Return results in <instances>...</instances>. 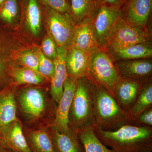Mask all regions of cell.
Instances as JSON below:
<instances>
[{"instance_id": "cb8c5ba5", "label": "cell", "mask_w": 152, "mask_h": 152, "mask_svg": "<svg viewBox=\"0 0 152 152\" xmlns=\"http://www.w3.org/2000/svg\"><path fill=\"white\" fill-rule=\"evenodd\" d=\"M26 20L31 32L33 35H38L41 31V12L37 0L28 1Z\"/></svg>"}, {"instance_id": "7402d4cb", "label": "cell", "mask_w": 152, "mask_h": 152, "mask_svg": "<svg viewBox=\"0 0 152 152\" xmlns=\"http://www.w3.org/2000/svg\"><path fill=\"white\" fill-rule=\"evenodd\" d=\"M107 52L115 61L150 58L152 56V47L149 42Z\"/></svg>"}, {"instance_id": "e0dca14e", "label": "cell", "mask_w": 152, "mask_h": 152, "mask_svg": "<svg viewBox=\"0 0 152 152\" xmlns=\"http://www.w3.org/2000/svg\"><path fill=\"white\" fill-rule=\"evenodd\" d=\"M7 73L12 82L11 85L14 86H50V83L39 73L29 68L10 64L8 67Z\"/></svg>"}, {"instance_id": "f546056e", "label": "cell", "mask_w": 152, "mask_h": 152, "mask_svg": "<svg viewBox=\"0 0 152 152\" xmlns=\"http://www.w3.org/2000/svg\"><path fill=\"white\" fill-rule=\"evenodd\" d=\"M128 125L137 127H152V107L136 116L130 118Z\"/></svg>"}, {"instance_id": "d4e9b609", "label": "cell", "mask_w": 152, "mask_h": 152, "mask_svg": "<svg viewBox=\"0 0 152 152\" xmlns=\"http://www.w3.org/2000/svg\"><path fill=\"white\" fill-rule=\"evenodd\" d=\"M78 134L84 147L85 152H116L104 145L95 135L93 129L83 131Z\"/></svg>"}, {"instance_id": "44dd1931", "label": "cell", "mask_w": 152, "mask_h": 152, "mask_svg": "<svg viewBox=\"0 0 152 152\" xmlns=\"http://www.w3.org/2000/svg\"><path fill=\"white\" fill-rule=\"evenodd\" d=\"M72 45L88 53L99 48L94 36L91 22L76 25Z\"/></svg>"}, {"instance_id": "5b68a950", "label": "cell", "mask_w": 152, "mask_h": 152, "mask_svg": "<svg viewBox=\"0 0 152 152\" xmlns=\"http://www.w3.org/2000/svg\"><path fill=\"white\" fill-rule=\"evenodd\" d=\"M87 77L95 84L103 88L114 97L116 88L122 80L116 61L108 52L99 48L90 54Z\"/></svg>"}, {"instance_id": "9c48e42d", "label": "cell", "mask_w": 152, "mask_h": 152, "mask_svg": "<svg viewBox=\"0 0 152 152\" xmlns=\"http://www.w3.org/2000/svg\"><path fill=\"white\" fill-rule=\"evenodd\" d=\"M118 72L122 80L146 82L152 79V62L150 58L116 61Z\"/></svg>"}, {"instance_id": "836d02e7", "label": "cell", "mask_w": 152, "mask_h": 152, "mask_svg": "<svg viewBox=\"0 0 152 152\" xmlns=\"http://www.w3.org/2000/svg\"><path fill=\"white\" fill-rule=\"evenodd\" d=\"M5 149V148H4L0 144V152H4Z\"/></svg>"}, {"instance_id": "6da1fadb", "label": "cell", "mask_w": 152, "mask_h": 152, "mask_svg": "<svg viewBox=\"0 0 152 152\" xmlns=\"http://www.w3.org/2000/svg\"><path fill=\"white\" fill-rule=\"evenodd\" d=\"M13 86L17 117L23 126L31 129L53 127L57 105L50 92V86Z\"/></svg>"}, {"instance_id": "ba28073f", "label": "cell", "mask_w": 152, "mask_h": 152, "mask_svg": "<svg viewBox=\"0 0 152 152\" xmlns=\"http://www.w3.org/2000/svg\"><path fill=\"white\" fill-rule=\"evenodd\" d=\"M149 34L145 28L130 24L124 21L121 23L105 50H115L136 44L149 42Z\"/></svg>"}, {"instance_id": "2e32d148", "label": "cell", "mask_w": 152, "mask_h": 152, "mask_svg": "<svg viewBox=\"0 0 152 152\" xmlns=\"http://www.w3.org/2000/svg\"><path fill=\"white\" fill-rule=\"evenodd\" d=\"M67 49L57 47V55L53 60L55 66L54 76L51 81L50 92L57 104L59 102L64 91V84L67 77L65 59Z\"/></svg>"}, {"instance_id": "277c9868", "label": "cell", "mask_w": 152, "mask_h": 152, "mask_svg": "<svg viewBox=\"0 0 152 152\" xmlns=\"http://www.w3.org/2000/svg\"><path fill=\"white\" fill-rule=\"evenodd\" d=\"M94 85L96 127L114 131L128 125L129 115L121 108L115 98L102 87Z\"/></svg>"}, {"instance_id": "8fae6325", "label": "cell", "mask_w": 152, "mask_h": 152, "mask_svg": "<svg viewBox=\"0 0 152 152\" xmlns=\"http://www.w3.org/2000/svg\"><path fill=\"white\" fill-rule=\"evenodd\" d=\"M76 80L67 77L64 84L63 94L57 105L56 119L53 127L63 133L69 128L68 115L76 88Z\"/></svg>"}, {"instance_id": "ffe728a7", "label": "cell", "mask_w": 152, "mask_h": 152, "mask_svg": "<svg viewBox=\"0 0 152 152\" xmlns=\"http://www.w3.org/2000/svg\"><path fill=\"white\" fill-rule=\"evenodd\" d=\"M17 119L14 86L11 85L0 91V130Z\"/></svg>"}, {"instance_id": "52a82bcc", "label": "cell", "mask_w": 152, "mask_h": 152, "mask_svg": "<svg viewBox=\"0 0 152 152\" xmlns=\"http://www.w3.org/2000/svg\"><path fill=\"white\" fill-rule=\"evenodd\" d=\"M47 24L49 34L57 47L67 49L72 46L76 25L70 15L62 14L48 8Z\"/></svg>"}, {"instance_id": "e575fe53", "label": "cell", "mask_w": 152, "mask_h": 152, "mask_svg": "<svg viewBox=\"0 0 152 152\" xmlns=\"http://www.w3.org/2000/svg\"><path fill=\"white\" fill-rule=\"evenodd\" d=\"M6 1V0H0V7H1V6Z\"/></svg>"}, {"instance_id": "4dcf8cb0", "label": "cell", "mask_w": 152, "mask_h": 152, "mask_svg": "<svg viewBox=\"0 0 152 152\" xmlns=\"http://www.w3.org/2000/svg\"><path fill=\"white\" fill-rule=\"evenodd\" d=\"M57 46L50 35L45 37L42 44V53L50 59L53 61L56 56Z\"/></svg>"}, {"instance_id": "d6986e66", "label": "cell", "mask_w": 152, "mask_h": 152, "mask_svg": "<svg viewBox=\"0 0 152 152\" xmlns=\"http://www.w3.org/2000/svg\"><path fill=\"white\" fill-rule=\"evenodd\" d=\"M71 16L76 25L91 22L101 7L99 0H71Z\"/></svg>"}, {"instance_id": "4fadbf2b", "label": "cell", "mask_w": 152, "mask_h": 152, "mask_svg": "<svg viewBox=\"0 0 152 152\" xmlns=\"http://www.w3.org/2000/svg\"><path fill=\"white\" fill-rule=\"evenodd\" d=\"M55 152H85L78 134L70 127L59 132L55 128H49Z\"/></svg>"}, {"instance_id": "5bb4252c", "label": "cell", "mask_w": 152, "mask_h": 152, "mask_svg": "<svg viewBox=\"0 0 152 152\" xmlns=\"http://www.w3.org/2000/svg\"><path fill=\"white\" fill-rule=\"evenodd\" d=\"M146 82L122 80L115 90L114 98L123 110L128 114Z\"/></svg>"}, {"instance_id": "3957f363", "label": "cell", "mask_w": 152, "mask_h": 152, "mask_svg": "<svg viewBox=\"0 0 152 152\" xmlns=\"http://www.w3.org/2000/svg\"><path fill=\"white\" fill-rule=\"evenodd\" d=\"M68 121V126L77 133L96 127L95 85L88 77L76 80Z\"/></svg>"}, {"instance_id": "30bf717a", "label": "cell", "mask_w": 152, "mask_h": 152, "mask_svg": "<svg viewBox=\"0 0 152 152\" xmlns=\"http://www.w3.org/2000/svg\"><path fill=\"white\" fill-rule=\"evenodd\" d=\"M23 125L18 119L0 130V144L14 152H31L23 132Z\"/></svg>"}, {"instance_id": "d590c367", "label": "cell", "mask_w": 152, "mask_h": 152, "mask_svg": "<svg viewBox=\"0 0 152 152\" xmlns=\"http://www.w3.org/2000/svg\"><path fill=\"white\" fill-rule=\"evenodd\" d=\"M4 152H14L11 150L8 149H5Z\"/></svg>"}, {"instance_id": "484cf974", "label": "cell", "mask_w": 152, "mask_h": 152, "mask_svg": "<svg viewBox=\"0 0 152 152\" xmlns=\"http://www.w3.org/2000/svg\"><path fill=\"white\" fill-rule=\"evenodd\" d=\"M35 51L37 55L39 60L38 72L47 80L51 83L54 76L55 66L53 61L47 58L42 51L36 49Z\"/></svg>"}, {"instance_id": "1f68e13d", "label": "cell", "mask_w": 152, "mask_h": 152, "mask_svg": "<svg viewBox=\"0 0 152 152\" xmlns=\"http://www.w3.org/2000/svg\"><path fill=\"white\" fill-rule=\"evenodd\" d=\"M48 8L62 14H68L71 15V8L67 0H42Z\"/></svg>"}, {"instance_id": "83f0119b", "label": "cell", "mask_w": 152, "mask_h": 152, "mask_svg": "<svg viewBox=\"0 0 152 152\" xmlns=\"http://www.w3.org/2000/svg\"><path fill=\"white\" fill-rule=\"evenodd\" d=\"M18 12L17 0H6L0 7V20L7 24L13 21Z\"/></svg>"}, {"instance_id": "4316f807", "label": "cell", "mask_w": 152, "mask_h": 152, "mask_svg": "<svg viewBox=\"0 0 152 152\" xmlns=\"http://www.w3.org/2000/svg\"><path fill=\"white\" fill-rule=\"evenodd\" d=\"M0 31V91L12 84V80L7 73L8 64L5 58V49L3 44V36Z\"/></svg>"}, {"instance_id": "f1b7e54d", "label": "cell", "mask_w": 152, "mask_h": 152, "mask_svg": "<svg viewBox=\"0 0 152 152\" xmlns=\"http://www.w3.org/2000/svg\"><path fill=\"white\" fill-rule=\"evenodd\" d=\"M17 58L22 66L29 68L38 72L39 58L35 51L28 50L22 52L19 54Z\"/></svg>"}, {"instance_id": "9a60e30c", "label": "cell", "mask_w": 152, "mask_h": 152, "mask_svg": "<svg viewBox=\"0 0 152 152\" xmlns=\"http://www.w3.org/2000/svg\"><path fill=\"white\" fill-rule=\"evenodd\" d=\"M90 54L72 45L67 50L65 63L68 77L76 80L87 77Z\"/></svg>"}, {"instance_id": "d6a6232c", "label": "cell", "mask_w": 152, "mask_h": 152, "mask_svg": "<svg viewBox=\"0 0 152 152\" xmlns=\"http://www.w3.org/2000/svg\"><path fill=\"white\" fill-rule=\"evenodd\" d=\"M126 0H100L101 5L109 6L123 5Z\"/></svg>"}, {"instance_id": "8992f818", "label": "cell", "mask_w": 152, "mask_h": 152, "mask_svg": "<svg viewBox=\"0 0 152 152\" xmlns=\"http://www.w3.org/2000/svg\"><path fill=\"white\" fill-rule=\"evenodd\" d=\"M122 6L101 5L91 22L95 39L99 48L104 49L124 19Z\"/></svg>"}, {"instance_id": "ac0fdd59", "label": "cell", "mask_w": 152, "mask_h": 152, "mask_svg": "<svg viewBox=\"0 0 152 152\" xmlns=\"http://www.w3.org/2000/svg\"><path fill=\"white\" fill-rule=\"evenodd\" d=\"M23 130L31 152H55L49 128L31 129L23 126Z\"/></svg>"}, {"instance_id": "8d00e7d4", "label": "cell", "mask_w": 152, "mask_h": 152, "mask_svg": "<svg viewBox=\"0 0 152 152\" xmlns=\"http://www.w3.org/2000/svg\"><path fill=\"white\" fill-rule=\"evenodd\" d=\"M99 1H100V0H99Z\"/></svg>"}, {"instance_id": "7c38bea8", "label": "cell", "mask_w": 152, "mask_h": 152, "mask_svg": "<svg viewBox=\"0 0 152 152\" xmlns=\"http://www.w3.org/2000/svg\"><path fill=\"white\" fill-rule=\"evenodd\" d=\"M152 0H128L124 9V21L145 28L151 14Z\"/></svg>"}, {"instance_id": "7a4b0ae2", "label": "cell", "mask_w": 152, "mask_h": 152, "mask_svg": "<svg viewBox=\"0 0 152 152\" xmlns=\"http://www.w3.org/2000/svg\"><path fill=\"white\" fill-rule=\"evenodd\" d=\"M99 140L116 152H152V127L125 125L115 131L93 129Z\"/></svg>"}, {"instance_id": "603a6c76", "label": "cell", "mask_w": 152, "mask_h": 152, "mask_svg": "<svg viewBox=\"0 0 152 152\" xmlns=\"http://www.w3.org/2000/svg\"><path fill=\"white\" fill-rule=\"evenodd\" d=\"M152 107V79L146 82L128 114L130 118L136 116Z\"/></svg>"}]
</instances>
